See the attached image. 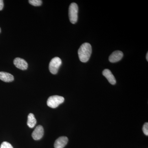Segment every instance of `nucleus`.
<instances>
[{
	"mask_svg": "<svg viewBox=\"0 0 148 148\" xmlns=\"http://www.w3.org/2000/svg\"><path fill=\"white\" fill-rule=\"evenodd\" d=\"M91 53L92 47L90 44L87 42L83 44L78 51L80 61L83 63L87 62L90 58Z\"/></svg>",
	"mask_w": 148,
	"mask_h": 148,
	"instance_id": "obj_1",
	"label": "nucleus"
},
{
	"mask_svg": "<svg viewBox=\"0 0 148 148\" xmlns=\"http://www.w3.org/2000/svg\"><path fill=\"white\" fill-rule=\"evenodd\" d=\"M78 7L76 3H72L69 8V17L71 23L73 24L76 23L78 19Z\"/></svg>",
	"mask_w": 148,
	"mask_h": 148,
	"instance_id": "obj_2",
	"label": "nucleus"
},
{
	"mask_svg": "<svg viewBox=\"0 0 148 148\" xmlns=\"http://www.w3.org/2000/svg\"><path fill=\"white\" fill-rule=\"evenodd\" d=\"M64 98L62 96L53 95L48 98L47 103L49 107L52 108H57L60 104L64 103Z\"/></svg>",
	"mask_w": 148,
	"mask_h": 148,
	"instance_id": "obj_3",
	"label": "nucleus"
},
{
	"mask_svg": "<svg viewBox=\"0 0 148 148\" xmlns=\"http://www.w3.org/2000/svg\"><path fill=\"white\" fill-rule=\"evenodd\" d=\"M61 64L62 61L59 57H55L52 58L49 64V70L50 73L53 75L57 74Z\"/></svg>",
	"mask_w": 148,
	"mask_h": 148,
	"instance_id": "obj_4",
	"label": "nucleus"
},
{
	"mask_svg": "<svg viewBox=\"0 0 148 148\" xmlns=\"http://www.w3.org/2000/svg\"><path fill=\"white\" fill-rule=\"evenodd\" d=\"M14 64L16 68L21 70H26L28 68V63L23 58H16L14 60Z\"/></svg>",
	"mask_w": 148,
	"mask_h": 148,
	"instance_id": "obj_5",
	"label": "nucleus"
},
{
	"mask_svg": "<svg viewBox=\"0 0 148 148\" xmlns=\"http://www.w3.org/2000/svg\"><path fill=\"white\" fill-rule=\"evenodd\" d=\"M44 133V131L42 126L41 125H38L32 133V138L35 140H40L43 136Z\"/></svg>",
	"mask_w": 148,
	"mask_h": 148,
	"instance_id": "obj_6",
	"label": "nucleus"
},
{
	"mask_svg": "<svg viewBox=\"0 0 148 148\" xmlns=\"http://www.w3.org/2000/svg\"><path fill=\"white\" fill-rule=\"evenodd\" d=\"M123 57V53L120 51H114L109 57V61L111 63L118 62Z\"/></svg>",
	"mask_w": 148,
	"mask_h": 148,
	"instance_id": "obj_7",
	"label": "nucleus"
},
{
	"mask_svg": "<svg viewBox=\"0 0 148 148\" xmlns=\"http://www.w3.org/2000/svg\"><path fill=\"white\" fill-rule=\"evenodd\" d=\"M69 141L68 138L65 136L59 137L56 140L54 147L55 148H64Z\"/></svg>",
	"mask_w": 148,
	"mask_h": 148,
	"instance_id": "obj_8",
	"label": "nucleus"
},
{
	"mask_svg": "<svg viewBox=\"0 0 148 148\" xmlns=\"http://www.w3.org/2000/svg\"><path fill=\"white\" fill-rule=\"evenodd\" d=\"M103 75L107 79L109 82L112 85L116 84V80L114 76L110 70H108V69H105L103 71Z\"/></svg>",
	"mask_w": 148,
	"mask_h": 148,
	"instance_id": "obj_9",
	"label": "nucleus"
},
{
	"mask_svg": "<svg viewBox=\"0 0 148 148\" xmlns=\"http://www.w3.org/2000/svg\"><path fill=\"white\" fill-rule=\"evenodd\" d=\"M0 79L5 82H10L14 80V77L9 73L0 72Z\"/></svg>",
	"mask_w": 148,
	"mask_h": 148,
	"instance_id": "obj_10",
	"label": "nucleus"
},
{
	"mask_svg": "<svg viewBox=\"0 0 148 148\" xmlns=\"http://www.w3.org/2000/svg\"><path fill=\"white\" fill-rule=\"evenodd\" d=\"M37 121L35 118V116L32 113L29 114L28 116V121H27V125L30 128H33L36 124Z\"/></svg>",
	"mask_w": 148,
	"mask_h": 148,
	"instance_id": "obj_11",
	"label": "nucleus"
},
{
	"mask_svg": "<svg viewBox=\"0 0 148 148\" xmlns=\"http://www.w3.org/2000/svg\"><path fill=\"white\" fill-rule=\"evenodd\" d=\"M29 2L30 4L34 6H39L42 4V1L41 0H29Z\"/></svg>",
	"mask_w": 148,
	"mask_h": 148,
	"instance_id": "obj_12",
	"label": "nucleus"
},
{
	"mask_svg": "<svg viewBox=\"0 0 148 148\" xmlns=\"http://www.w3.org/2000/svg\"><path fill=\"white\" fill-rule=\"evenodd\" d=\"M0 148H13V147L10 143L8 142H4L1 145Z\"/></svg>",
	"mask_w": 148,
	"mask_h": 148,
	"instance_id": "obj_13",
	"label": "nucleus"
},
{
	"mask_svg": "<svg viewBox=\"0 0 148 148\" xmlns=\"http://www.w3.org/2000/svg\"><path fill=\"white\" fill-rule=\"evenodd\" d=\"M143 131L144 134L147 136L148 135V123L147 122L145 123L143 126Z\"/></svg>",
	"mask_w": 148,
	"mask_h": 148,
	"instance_id": "obj_14",
	"label": "nucleus"
},
{
	"mask_svg": "<svg viewBox=\"0 0 148 148\" xmlns=\"http://www.w3.org/2000/svg\"><path fill=\"white\" fill-rule=\"evenodd\" d=\"M3 7V0H0V11L2 10Z\"/></svg>",
	"mask_w": 148,
	"mask_h": 148,
	"instance_id": "obj_15",
	"label": "nucleus"
},
{
	"mask_svg": "<svg viewBox=\"0 0 148 148\" xmlns=\"http://www.w3.org/2000/svg\"><path fill=\"white\" fill-rule=\"evenodd\" d=\"M146 59H147V61H148V53H147V56H146Z\"/></svg>",
	"mask_w": 148,
	"mask_h": 148,
	"instance_id": "obj_16",
	"label": "nucleus"
},
{
	"mask_svg": "<svg viewBox=\"0 0 148 148\" xmlns=\"http://www.w3.org/2000/svg\"><path fill=\"white\" fill-rule=\"evenodd\" d=\"M1 28H0V33H1Z\"/></svg>",
	"mask_w": 148,
	"mask_h": 148,
	"instance_id": "obj_17",
	"label": "nucleus"
}]
</instances>
